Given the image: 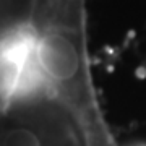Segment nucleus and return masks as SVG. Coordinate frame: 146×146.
<instances>
[{
    "label": "nucleus",
    "mask_w": 146,
    "mask_h": 146,
    "mask_svg": "<svg viewBox=\"0 0 146 146\" xmlns=\"http://www.w3.org/2000/svg\"><path fill=\"white\" fill-rule=\"evenodd\" d=\"M36 62L46 81V88L62 94L72 102V96L78 93L83 68L80 47L72 34L62 29H50L39 34Z\"/></svg>",
    "instance_id": "f257e3e1"
},
{
    "label": "nucleus",
    "mask_w": 146,
    "mask_h": 146,
    "mask_svg": "<svg viewBox=\"0 0 146 146\" xmlns=\"http://www.w3.org/2000/svg\"><path fill=\"white\" fill-rule=\"evenodd\" d=\"M0 146H41V141L34 131L13 128L0 135Z\"/></svg>",
    "instance_id": "f03ea898"
}]
</instances>
